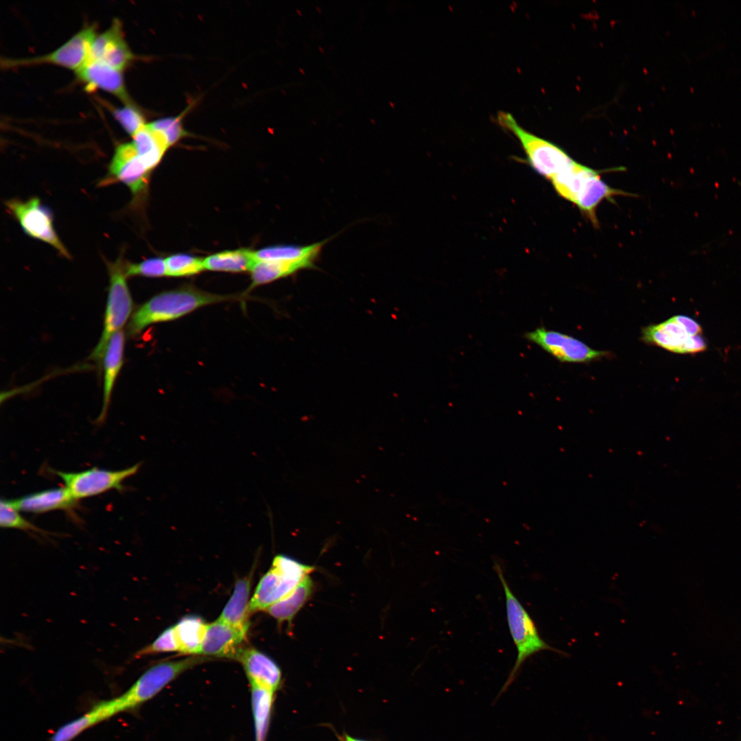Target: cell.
<instances>
[{
  "label": "cell",
  "mask_w": 741,
  "mask_h": 741,
  "mask_svg": "<svg viewBox=\"0 0 741 741\" xmlns=\"http://www.w3.org/2000/svg\"><path fill=\"white\" fill-rule=\"evenodd\" d=\"M231 298V296L211 294L192 287L161 292L134 311L129 322L128 332L137 335L150 325L175 320L201 307Z\"/></svg>",
  "instance_id": "cell-1"
},
{
  "label": "cell",
  "mask_w": 741,
  "mask_h": 741,
  "mask_svg": "<svg viewBox=\"0 0 741 741\" xmlns=\"http://www.w3.org/2000/svg\"><path fill=\"white\" fill-rule=\"evenodd\" d=\"M493 567L504 590L508 626L517 650L516 661L501 694L505 692L516 679L526 660L541 650L554 649L541 637L531 616L508 584L500 565L495 562Z\"/></svg>",
  "instance_id": "cell-2"
},
{
  "label": "cell",
  "mask_w": 741,
  "mask_h": 741,
  "mask_svg": "<svg viewBox=\"0 0 741 741\" xmlns=\"http://www.w3.org/2000/svg\"><path fill=\"white\" fill-rule=\"evenodd\" d=\"M495 120L499 126L517 139L527 163L550 182L575 161L556 144L524 129L510 113L499 111Z\"/></svg>",
  "instance_id": "cell-3"
},
{
  "label": "cell",
  "mask_w": 741,
  "mask_h": 741,
  "mask_svg": "<svg viewBox=\"0 0 741 741\" xmlns=\"http://www.w3.org/2000/svg\"><path fill=\"white\" fill-rule=\"evenodd\" d=\"M314 567L287 556L277 555L270 569L260 579L250 602V613L266 611L292 592Z\"/></svg>",
  "instance_id": "cell-4"
},
{
  "label": "cell",
  "mask_w": 741,
  "mask_h": 741,
  "mask_svg": "<svg viewBox=\"0 0 741 741\" xmlns=\"http://www.w3.org/2000/svg\"><path fill=\"white\" fill-rule=\"evenodd\" d=\"M642 335L646 343L679 354H696L707 348L701 325L684 315L648 325L642 329Z\"/></svg>",
  "instance_id": "cell-5"
},
{
  "label": "cell",
  "mask_w": 741,
  "mask_h": 741,
  "mask_svg": "<svg viewBox=\"0 0 741 741\" xmlns=\"http://www.w3.org/2000/svg\"><path fill=\"white\" fill-rule=\"evenodd\" d=\"M125 263L122 257H119L116 261L107 263L110 284L104 328L99 342L91 355V359L99 362L103 359L110 338L121 329L132 312V299L126 282Z\"/></svg>",
  "instance_id": "cell-6"
},
{
  "label": "cell",
  "mask_w": 741,
  "mask_h": 741,
  "mask_svg": "<svg viewBox=\"0 0 741 741\" xmlns=\"http://www.w3.org/2000/svg\"><path fill=\"white\" fill-rule=\"evenodd\" d=\"M205 658L190 657L152 666L121 695L115 698L119 712L134 708L156 695L178 675Z\"/></svg>",
  "instance_id": "cell-7"
},
{
  "label": "cell",
  "mask_w": 741,
  "mask_h": 741,
  "mask_svg": "<svg viewBox=\"0 0 741 741\" xmlns=\"http://www.w3.org/2000/svg\"><path fill=\"white\" fill-rule=\"evenodd\" d=\"M141 463L121 470H107L93 467L78 472H64L51 469L64 482L75 500L95 496L108 491L124 489V481L137 473Z\"/></svg>",
  "instance_id": "cell-8"
},
{
  "label": "cell",
  "mask_w": 741,
  "mask_h": 741,
  "mask_svg": "<svg viewBox=\"0 0 741 741\" xmlns=\"http://www.w3.org/2000/svg\"><path fill=\"white\" fill-rule=\"evenodd\" d=\"M5 205L27 235L49 244L62 256L71 258L55 231L51 212L39 198H32L26 201L12 199Z\"/></svg>",
  "instance_id": "cell-9"
},
{
  "label": "cell",
  "mask_w": 741,
  "mask_h": 741,
  "mask_svg": "<svg viewBox=\"0 0 741 741\" xmlns=\"http://www.w3.org/2000/svg\"><path fill=\"white\" fill-rule=\"evenodd\" d=\"M96 35L93 25L86 26L47 54L21 59L5 58L1 60V66L8 68L49 63L77 71L86 62L91 44Z\"/></svg>",
  "instance_id": "cell-10"
},
{
  "label": "cell",
  "mask_w": 741,
  "mask_h": 741,
  "mask_svg": "<svg viewBox=\"0 0 741 741\" xmlns=\"http://www.w3.org/2000/svg\"><path fill=\"white\" fill-rule=\"evenodd\" d=\"M524 336L561 362H588L608 354L605 351L593 349L572 336L544 327L526 332Z\"/></svg>",
  "instance_id": "cell-11"
},
{
  "label": "cell",
  "mask_w": 741,
  "mask_h": 741,
  "mask_svg": "<svg viewBox=\"0 0 741 741\" xmlns=\"http://www.w3.org/2000/svg\"><path fill=\"white\" fill-rule=\"evenodd\" d=\"M151 171L139 156L132 142L121 143L115 148L108 178L104 184L119 181L126 185L134 196H139L148 186Z\"/></svg>",
  "instance_id": "cell-12"
},
{
  "label": "cell",
  "mask_w": 741,
  "mask_h": 741,
  "mask_svg": "<svg viewBox=\"0 0 741 741\" xmlns=\"http://www.w3.org/2000/svg\"><path fill=\"white\" fill-rule=\"evenodd\" d=\"M134 58L124 37L121 22L114 19L106 31L95 37L87 60L99 61L122 71Z\"/></svg>",
  "instance_id": "cell-13"
},
{
  "label": "cell",
  "mask_w": 741,
  "mask_h": 741,
  "mask_svg": "<svg viewBox=\"0 0 741 741\" xmlns=\"http://www.w3.org/2000/svg\"><path fill=\"white\" fill-rule=\"evenodd\" d=\"M247 633L220 619L207 625L200 654L235 658Z\"/></svg>",
  "instance_id": "cell-14"
},
{
  "label": "cell",
  "mask_w": 741,
  "mask_h": 741,
  "mask_svg": "<svg viewBox=\"0 0 741 741\" xmlns=\"http://www.w3.org/2000/svg\"><path fill=\"white\" fill-rule=\"evenodd\" d=\"M246 673L250 685L275 692L281 681L278 665L268 656L253 648H242L236 655Z\"/></svg>",
  "instance_id": "cell-15"
},
{
  "label": "cell",
  "mask_w": 741,
  "mask_h": 741,
  "mask_svg": "<svg viewBox=\"0 0 741 741\" xmlns=\"http://www.w3.org/2000/svg\"><path fill=\"white\" fill-rule=\"evenodd\" d=\"M77 77L89 89H100L113 94L126 104H131L121 71L99 61L86 60L77 71Z\"/></svg>",
  "instance_id": "cell-16"
},
{
  "label": "cell",
  "mask_w": 741,
  "mask_h": 741,
  "mask_svg": "<svg viewBox=\"0 0 741 741\" xmlns=\"http://www.w3.org/2000/svg\"><path fill=\"white\" fill-rule=\"evenodd\" d=\"M329 238L308 245L279 244L254 251L256 261L299 265L303 269L314 268L325 244Z\"/></svg>",
  "instance_id": "cell-17"
},
{
  "label": "cell",
  "mask_w": 741,
  "mask_h": 741,
  "mask_svg": "<svg viewBox=\"0 0 741 741\" xmlns=\"http://www.w3.org/2000/svg\"><path fill=\"white\" fill-rule=\"evenodd\" d=\"M11 501L19 511L35 514L71 510L77 504V500L65 486L38 491Z\"/></svg>",
  "instance_id": "cell-18"
},
{
  "label": "cell",
  "mask_w": 741,
  "mask_h": 741,
  "mask_svg": "<svg viewBox=\"0 0 741 741\" xmlns=\"http://www.w3.org/2000/svg\"><path fill=\"white\" fill-rule=\"evenodd\" d=\"M125 336L123 331L115 333L110 338L103 356L104 384L103 404L97 419L102 423L106 416L113 388L123 364Z\"/></svg>",
  "instance_id": "cell-19"
},
{
  "label": "cell",
  "mask_w": 741,
  "mask_h": 741,
  "mask_svg": "<svg viewBox=\"0 0 741 741\" xmlns=\"http://www.w3.org/2000/svg\"><path fill=\"white\" fill-rule=\"evenodd\" d=\"M601 172L602 171L587 181L574 204L595 226L598 225L596 210L602 201H613L615 197L620 196H632L609 186L601 178Z\"/></svg>",
  "instance_id": "cell-20"
},
{
  "label": "cell",
  "mask_w": 741,
  "mask_h": 741,
  "mask_svg": "<svg viewBox=\"0 0 741 741\" xmlns=\"http://www.w3.org/2000/svg\"><path fill=\"white\" fill-rule=\"evenodd\" d=\"M252 574L237 581L233 594L223 609L219 619L247 633L250 622L249 596Z\"/></svg>",
  "instance_id": "cell-21"
},
{
  "label": "cell",
  "mask_w": 741,
  "mask_h": 741,
  "mask_svg": "<svg viewBox=\"0 0 741 741\" xmlns=\"http://www.w3.org/2000/svg\"><path fill=\"white\" fill-rule=\"evenodd\" d=\"M600 170L574 161L551 181L554 191L565 200L574 204L577 196L587 181Z\"/></svg>",
  "instance_id": "cell-22"
},
{
  "label": "cell",
  "mask_w": 741,
  "mask_h": 741,
  "mask_svg": "<svg viewBox=\"0 0 741 741\" xmlns=\"http://www.w3.org/2000/svg\"><path fill=\"white\" fill-rule=\"evenodd\" d=\"M313 591V581L307 576L296 588L283 598L270 606L266 611L279 623H291L295 615L306 603Z\"/></svg>",
  "instance_id": "cell-23"
},
{
  "label": "cell",
  "mask_w": 741,
  "mask_h": 741,
  "mask_svg": "<svg viewBox=\"0 0 741 741\" xmlns=\"http://www.w3.org/2000/svg\"><path fill=\"white\" fill-rule=\"evenodd\" d=\"M255 262L254 250L247 248L219 252L204 259L205 270L219 272L250 271Z\"/></svg>",
  "instance_id": "cell-24"
},
{
  "label": "cell",
  "mask_w": 741,
  "mask_h": 741,
  "mask_svg": "<svg viewBox=\"0 0 741 741\" xmlns=\"http://www.w3.org/2000/svg\"><path fill=\"white\" fill-rule=\"evenodd\" d=\"M132 143L139 156L151 170L158 165L169 148L163 137L148 124L132 136Z\"/></svg>",
  "instance_id": "cell-25"
},
{
  "label": "cell",
  "mask_w": 741,
  "mask_h": 741,
  "mask_svg": "<svg viewBox=\"0 0 741 741\" xmlns=\"http://www.w3.org/2000/svg\"><path fill=\"white\" fill-rule=\"evenodd\" d=\"M207 624L200 618L189 615L174 626L178 651L184 654H200Z\"/></svg>",
  "instance_id": "cell-26"
},
{
  "label": "cell",
  "mask_w": 741,
  "mask_h": 741,
  "mask_svg": "<svg viewBox=\"0 0 741 741\" xmlns=\"http://www.w3.org/2000/svg\"><path fill=\"white\" fill-rule=\"evenodd\" d=\"M274 692L251 685V703L256 741H265L274 702Z\"/></svg>",
  "instance_id": "cell-27"
},
{
  "label": "cell",
  "mask_w": 741,
  "mask_h": 741,
  "mask_svg": "<svg viewBox=\"0 0 741 741\" xmlns=\"http://www.w3.org/2000/svg\"><path fill=\"white\" fill-rule=\"evenodd\" d=\"M301 270H304L303 268L296 264L256 261L250 271L252 283L249 289L286 277Z\"/></svg>",
  "instance_id": "cell-28"
},
{
  "label": "cell",
  "mask_w": 741,
  "mask_h": 741,
  "mask_svg": "<svg viewBox=\"0 0 741 741\" xmlns=\"http://www.w3.org/2000/svg\"><path fill=\"white\" fill-rule=\"evenodd\" d=\"M167 276L186 277L196 274L204 269V259L191 255L178 253L165 259Z\"/></svg>",
  "instance_id": "cell-29"
},
{
  "label": "cell",
  "mask_w": 741,
  "mask_h": 741,
  "mask_svg": "<svg viewBox=\"0 0 741 741\" xmlns=\"http://www.w3.org/2000/svg\"><path fill=\"white\" fill-rule=\"evenodd\" d=\"M0 526L4 528H13L23 531L34 532L45 535L49 532L39 528L19 513L11 500L1 499L0 503Z\"/></svg>",
  "instance_id": "cell-30"
},
{
  "label": "cell",
  "mask_w": 741,
  "mask_h": 741,
  "mask_svg": "<svg viewBox=\"0 0 741 741\" xmlns=\"http://www.w3.org/2000/svg\"><path fill=\"white\" fill-rule=\"evenodd\" d=\"M185 112L176 117H169L155 120L149 123L150 126L158 132L165 140L169 147L172 146L188 132L183 126V117Z\"/></svg>",
  "instance_id": "cell-31"
},
{
  "label": "cell",
  "mask_w": 741,
  "mask_h": 741,
  "mask_svg": "<svg viewBox=\"0 0 741 741\" xmlns=\"http://www.w3.org/2000/svg\"><path fill=\"white\" fill-rule=\"evenodd\" d=\"M126 277L143 276L160 277L167 276L165 259L154 257L139 263H125Z\"/></svg>",
  "instance_id": "cell-32"
},
{
  "label": "cell",
  "mask_w": 741,
  "mask_h": 741,
  "mask_svg": "<svg viewBox=\"0 0 741 741\" xmlns=\"http://www.w3.org/2000/svg\"><path fill=\"white\" fill-rule=\"evenodd\" d=\"M115 119L124 130L133 136L147 124L142 113L132 104H126L121 108L113 110Z\"/></svg>",
  "instance_id": "cell-33"
},
{
  "label": "cell",
  "mask_w": 741,
  "mask_h": 741,
  "mask_svg": "<svg viewBox=\"0 0 741 741\" xmlns=\"http://www.w3.org/2000/svg\"><path fill=\"white\" fill-rule=\"evenodd\" d=\"M174 651H178V646L174 626H172L161 633L150 644L138 650L134 656L135 657H140L156 653Z\"/></svg>",
  "instance_id": "cell-34"
},
{
  "label": "cell",
  "mask_w": 741,
  "mask_h": 741,
  "mask_svg": "<svg viewBox=\"0 0 741 741\" xmlns=\"http://www.w3.org/2000/svg\"><path fill=\"white\" fill-rule=\"evenodd\" d=\"M342 741H365V740L355 739V738H353L352 737H350V736L346 735V736H344V739H343Z\"/></svg>",
  "instance_id": "cell-35"
}]
</instances>
